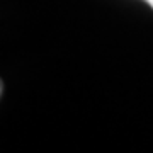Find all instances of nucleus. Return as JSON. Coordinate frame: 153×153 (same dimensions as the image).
Masks as SVG:
<instances>
[{
  "mask_svg": "<svg viewBox=\"0 0 153 153\" xmlns=\"http://www.w3.org/2000/svg\"><path fill=\"white\" fill-rule=\"evenodd\" d=\"M2 90H4V83H2V80H0V94H2Z\"/></svg>",
  "mask_w": 153,
  "mask_h": 153,
  "instance_id": "obj_1",
  "label": "nucleus"
},
{
  "mask_svg": "<svg viewBox=\"0 0 153 153\" xmlns=\"http://www.w3.org/2000/svg\"><path fill=\"white\" fill-rule=\"evenodd\" d=\"M146 2H148V4H150L152 7H153V0H146Z\"/></svg>",
  "mask_w": 153,
  "mask_h": 153,
  "instance_id": "obj_2",
  "label": "nucleus"
}]
</instances>
